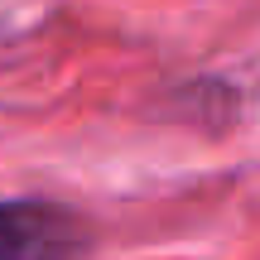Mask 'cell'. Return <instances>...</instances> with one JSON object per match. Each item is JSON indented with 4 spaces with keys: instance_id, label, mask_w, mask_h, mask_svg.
<instances>
[{
    "instance_id": "6da1fadb",
    "label": "cell",
    "mask_w": 260,
    "mask_h": 260,
    "mask_svg": "<svg viewBox=\"0 0 260 260\" xmlns=\"http://www.w3.org/2000/svg\"><path fill=\"white\" fill-rule=\"evenodd\" d=\"M92 232L77 212L44 198L0 203V260H82Z\"/></svg>"
}]
</instances>
